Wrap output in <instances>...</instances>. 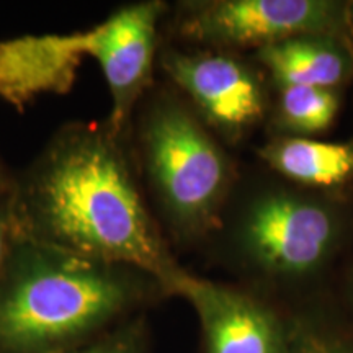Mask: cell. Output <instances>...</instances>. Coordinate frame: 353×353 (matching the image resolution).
<instances>
[{"mask_svg":"<svg viewBox=\"0 0 353 353\" xmlns=\"http://www.w3.org/2000/svg\"><path fill=\"white\" fill-rule=\"evenodd\" d=\"M350 288H352V294H353V265L350 268Z\"/></svg>","mask_w":353,"mask_h":353,"instance_id":"ac0fdd59","label":"cell"},{"mask_svg":"<svg viewBox=\"0 0 353 353\" xmlns=\"http://www.w3.org/2000/svg\"><path fill=\"white\" fill-rule=\"evenodd\" d=\"M273 87H319L339 90L353 81V52L347 39L301 34L252 52Z\"/></svg>","mask_w":353,"mask_h":353,"instance_id":"30bf717a","label":"cell"},{"mask_svg":"<svg viewBox=\"0 0 353 353\" xmlns=\"http://www.w3.org/2000/svg\"><path fill=\"white\" fill-rule=\"evenodd\" d=\"M200 317L206 353H286V325L252 294L176 270L162 286Z\"/></svg>","mask_w":353,"mask_h":353,"instance_id":"ba28073f","label":"cell"},{"mask_svg":"<svg viewBox=\"0 0 353 353\" xmlns=\"http://www.w3.org/2000/svg\"><path fill=\"white\" fill-rule=\"evenodd\" d=\"M63 353H144L143 330L139 324L126 325L87 345L74 347Z\"/></svg>","mask_w":353,"mask_h":353,"instance_id":"5bb4252c","label":"cell"},{"mask_svg":"<svg viewBox=\"0 0 353 353\" xmlns=\"http://www.w3.org/2000/svg\"><path fill=\"white\" fill-rule=\"evenodd\" d=\"M175 26L180 37L203 50L239 54L301 34H332L348 41L347 0L185 2L179 7Z\"/></svg>","mask_w":353,"mask_h":353,"instance_id":"5b68a950","label":"cell"},{"mask_svg":"<svg viewBox=\"0 0 353 353\" xmlns=\"http://www.w3.org/2000/svg\"><path fill=\"white\" fill-rule=\"evenodd\" d=\"M164 12L165 3L159 0L131 3L95 26L92 57L99 63L112 97L107 130L117 139L152 85L157 25Z\"/></svg>","mask_w":353,"mask_h":353,"instance_id":"52a82bcc","label":"cell"},{"mask_svg":"<svg viewBox=\"0 0 353 353\" xmlns=\"http://www.w3.org/2000/svg\"><path fill=\"white\" fill-rule=\"evenodd\" d=\"M97 30L13 38L0 43V99L23 110L34 99L72 88L83 57L95 50Z\"/></svg>","mask_w":353,"mask_h":353,"instance_id":"9c48e42d","label":"cell"},{"mask_svg":"<svg viewBox=\"0 0 353 353\" xmlns=\"http://www.w3.org/2000/svg\"><path fill=\"white\" fill-rule=\"evenodd\" d=\"M148 281L156 280L12 236L0 270V353L79 347L134 306Z\"/></svg>","mask_w":353,"mask_h":353,"instance_id":"7a4b0ae2","label":"cell"},{"mask_svg":"<svg viewBox=\"0 0 353 353\" xmlns=\"http://www.w3.org/2000/svg\"><path fill=\"white\" fill-rule=\"evenodd\" d=\"M353 210L329 195L267 179L234 190L218 231L226 255L242 272L270 283L319 276L345 249Z\"/></svg>","mask_w":353,"mask_h":353,"instance_id":"3957f363","label":"cell"},{"mask_svg":"<svg viewBox=\"0 0 353 353\" xmlns=\"http://www.w3.org/2000/svg\"><path fill=\"white\" fill-rule=\"evenodd\" d=\"M7 187V180H6V175H3L2 169H0V190L6 188Z\"/></svg>","mask_w":353,"mask_h":353,"instance_id":"e0dca14e","label":"cell"},{"mask_svg":"<svg viewBox=\"0 0 353 353\" xmlns=\"http://www.w3.org/2000/svg\"><path fill=\"white\" fill-rule=\"evenodd\" d=\"M12 236L143 272L162 290L180 265L107 126H65L8 200Z\"/></svg>","mask_w":353,"mask_h":353,"instance_id":"6da1fadb","label":"cell"},{"mask_svg":"<svg viewBox=\"0 0 353 353\" xmlns=\"http://www.w3.org/2000/svg\"><path fill=\"white\" fill-rule=\"evenodd\" d=\"M257 156L278 179L312 192L342 195L353 183V141L272 136Z\"/></svg>","mask_w":353,"mask_h":353,"instance_id":"8fae6325","label":"cell"},{"mask_svg":"<svg viewBox=\"0 0 353 353\" xmlns=\"http://www.w3.org/2000/svg\"><path fill=\"white\" fill-rule=\"evenodd\" d=\"M159 63L187 97L190 108L223 144L242 143L268 120V79L239 52L165 48Z\"/></svg>","mask_w":353,"mask_h":353,"instance_id":"8992f818","label":"cell"},{"mask_svg":"<svg viewBox=\"0 0 353 353\" xmlns=\"http://www.w3.org/2000/svg\"><path fill=\"white\" fill-rule=\"evenodd\" d=\"M268 121L273 136L314 138L334 125L341 110V92L319 87H275Z\"/></svg>","mask_w":353,"mask_h":353,"instance_id":"7c38bea8","label":"cell"},{"mask_svg":"<svg viewBox=\"0 0 353 353\" xmlns=\"http://www.w3.org/2000/svg\"><path fill=\"white\" fill-rule=\"evenodd\" d=\"M286 353H353V342L314 322L298 319L286 325Z\"/></svg>","mask_w":353,"mask_h":353,"instance_id":"4fadbf2b","label":"cell"},{"mask_svg":"<svg viewBox=\"0 0 353 353\" xmlns=\"http://www.w3.org/2000/svg\"><path fill=\"white\" fill-rule=\"evenodd\" d=\"M347 25H348V41L353 52V0H347Z\"/></svg>","mask_w":353,"mask_h":353,"instance_id":"2e32d148","label":"cell"},{"mask_svg":"<svg viewBox=\"0 0 353 353\" xmlns=\"http://www.w3.org/2000/svg\"><path fill=\"white\" fill-rule=\"evenodd\" d=\"M12 237V223H10V211H8V201L0 205V270L6 262V255L8 250Z\"/></svg>","mask_w":353,"mask_h":353,"instance_id":"9a60e30c","label":"cell"},{"mask_svg":"<svg viewBox=\"0 0 353 353\" xmlns=\"http://www.w3.org/2000/svg\"><path fill=\"white\" fill-rule=\"evenodd\" d=\"M139 144L148 182L176 239L195 242L218 231L237 187L236 164L187 101L174 92L154 97Z\"/></svg>","mask_w":353,"mask_h":353,"instance_id":"277c9868","label":"cell"}]
</instances>
